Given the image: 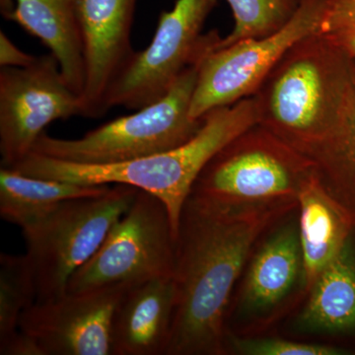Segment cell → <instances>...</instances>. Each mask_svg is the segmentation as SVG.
Here are the masks:
<instances>
[{
    "label": "cell",
    "mask_w": 355,
    "mask_h": 355,
    "mask_svg": "<svg viewBox=\"0 0 355 355\" xmlns=\"http://www.w3.org/2000/svg\"><path fill=\"white\" fill-rule=\"evenodd\" d=\"M305 155L312 161L320 183L355 229V79L335 127Z\"/></svg>",
    "instance_id": "18"
},
{
    "label": "cell",
    "mask_w": 355,
    "mask_h": 355,
    "mask_svg": "<svg viewBox=\"0 0 355 355\" xmlns=\"http://www.w3.org/2000/svg\"><path fill=\"white\" fill-rule=\"evenodd\" d=\"M83 116L80 96L65 81L55 55L26 67L0 69L1 167L12 168L32 153L53 121Z\"/></svg>",
    "instance_id": "10"
},
{
    "label": "cell",
    "mask_w": 355,
    "mask_h": 355,
    "mask_svg": "<svg viewBox=\"0 0 355 355\" xmlns=\"http://www.w3.org/2000/svg\"><path fill=\"white\" fill-rule=\"evenodd\" d=\"M175 260L176 237L167 207L139 190L94 256L72 275L67 293L169 277Z\"/></svg>",
    "instance_id": "8"
},
{
    "label": "cell",
    "mask_w": 355,
    "mask_h": 355,
    "mask_svg": "<svg viewBox=\"0 0 355 355\" xmlns=\"http://www.w3.org/2000/svg\"><path fill=\"white\" fill-rule=\"evenodd\" d=\"M137 191L135 187L114 184L101 195L65 200L41 220L23 229L25 254L36 284V302L67 294L72 275L99 250Z\"/></svg>",
    "instance_id": "6"
},
{
    "label": "cell",
    "mask_w": 355,
    "mask_h": 355,
    "mask_svg": "<svg viewBox=\"0 0 355 355\" xmlns=\"http://www.w3.org/2000/svg\"><path fill=\"white\" fill-rule=\"evenodd\" d=\"M234 17V27L225 38L217 42L223 48L248 39L270 36L288 24L300 6L301 0H227Z\"/></svg>",
    "instance_id": "20"
},
{
    "label": "cell",
    "mask_w": 355,
    "mask_h": 355,
    "mask_svg": "<svg viewBox=\"0 0 355 355\" xmlns=\"http://www.w3.org/2000/svg\"><path fill=\"white\" fill-rule=\"evenodd\" d=\"M257 123L256 103L249 97L210 112L195 137L165 153L106 165L76 164L31 153L10 169L27 176L88 186L127 184L147 191L167 207L177 240L182 210L200 173L231 140Z\"/></svg>",
    "instance_id": "2"
},
{
    "label": "cell",
    "mask_w": 355,
    "mask_h": 355,
    "mask_svg": "<svg viewBox=\"0 0 355 355\" xmlns=\"http://www.w3.org/2000/svg\"><path fill=\"white\" fill-rule=\"evenodd\" d=\"M352 70H354V76L355 79V58L354 60H352Z\"/></svg>",
    "instance_id": "27"
},
{
    "label": "cell",
    "mask_w": 355,
    "mask_h": 355,
    "mask_svg": "<svg viewBox=\"0 0 355 355\" xmlns=\"http://www.w3.org/2000/svg\"><path fill=\"white\" fill-rule=\"evenodd\" d=\"M109 189V186H88L27 176L1 167L0 216L23 230L48 216L65 200L101 195Z\"/></svg>",
    "instance_id": "17"
},
{
    "label": "cell",
    "mask_w": 355,
    "mask_h": 355,
    "mask_svg": "<svg viewBox=\"0 0 355 355\" xmlns=\"http://www.w3.org/2000/svg\"><path fill=\"white\" fill-rule=\"evenodd\" d=\"M300 321L305 328L343 331L355 328V258L349 241L311 287Z\"/></svg>",
    "instance_id": "19"
},
{
    "label": "cell",
    "mask_w": 355,
    "mask_h": 355,
    "mask_svg": "<svg viewBox=\"0 0 355 355\" xmlns=\"http://www.w3.org/2000/svg\"><path fill=\"white\" fill-rule=\"evenodd\" d=\"M282 216L275 210L225 209L189 197L176 240L175 309L165 355L226 354L236 282L257 240Z\"/></svg>",
    "instance_id": "1"
},
{
    "label": "cell",
    "mask_w": 355,
    "mask_h": 355,
    "mask_svg": "<svg viewBox=\"0 0 355 355\" xmlns=\"http://www.w3.org/2000/svg\"><path fill=\"white\" fill-rule=\"evenodd\" d=\"M137 2L76 0L85 62L83 116L99 118L107 113L109 89L137 51L132 44Z\"/></svg>",
    "instance_id": "12"
},
{
    "label": "cell",
    "mask_w": 355,
    "mask_h": 355,
    "mask_svg": "<svg viewBox=\"0 0 355 355\" xmlns=\"http://www.w3.org/2000/svg\"><path fill=\"white\" fill-rule=\"evenodd\" d=\"M354 81L352 60L313 33L284 53L252 96L258 123L305 155L335 127Z\"/></svg>",
    "instance_id": "3"
},
{
    "label": "cell",
    "mask_w": 355,
    "mask_h": 355,
    "mask_svg": "<svg viewBox=\"0 0 355 355\" xmlns=\"http://www.w3.org/2000/svg\"><path fill=\"white\" fill-rule=\"evenodd\" d=\"M132 286L67 292L35 302L21 316L19 330L38 345L42 355H112L114 312Z\"/></svg>",
    "instance_id": "11"
},
{
    "label": "cell",
    "mask_w": 355,
    "mask_h": 355,
    "mask_svg": "<svg viewBox=\"0 0 355 355\" xmlns=\"http://www.w3.org/2000/svg\"><path fill=\"white\" fill-rule=\"evenodd\" d=\"M326 0H301L280 31L214 49L198 62L191 116L202 120L214 110L252 97L273 67L299 40L317 32Z\"/></svg>",
    "instance_id": "9"
},
{
    "label": "cell",
    "mask_w": 355,
    "mask_h": 355,
    "mask_svg": "<svg viewBox=\"0 0 355 355\" xmlns=\"http://www.w3.org/2000/svg\"><path fill=\"white\" fill-rule=\"evenodd\" d=\"M15 8V0H0V12L4 19L9 20Z\"/></svg>",
    "instance_id": "26"
},
{
    "label": "cell",
    "mask_w": 355,
    "mask_h": 355,
    "mask_svg": "<svg viewBox=\"0 0 355 355\" xmlns=\"http://www.w3.org/2000/svg\"><path fill=\"white\" fill-rule=\"evenodd\" d=\"M217 0H177L161 13L157 29L146 50L135 55L112 84L107 112L114 107L139 110L164 97L180 76L216 48L217 31L202 34Z\"/></svg>",
    "instance_id": "7"
},
{
    "label": "cell",
    "mask_w": 355,
    "mask_h": 355,
    "mask_svg": "<svg viewBox=\"0 0 355 355\" xmlns=\"http://www.w3.org/2000/svg\"><path fill=\"white\" fill-rule=\"evenodd\" d=\"M198 62L184 70L164 97L137 113L104 123L79 139H57L44 132L32 153L76 164L106 165L183 146L197 135L205 119L196 120L190 114Z\"/></svg>",
    "instance_id": "5"
},
{
    "label": "cell",
    "mask_w": 355,
    "mask_h": 355,
    "mask_svg": "<svg viewBox=\"0 0 355 355\" xmlns=\"http://www.w3.org/2000/svg\"><path fill=\"white\" fill-rule=\"evenodd\" d=\"M37 57L20 50L7 37L3 31H0V67H26L34 64Z\"/></svg>",
    "instance_id": "24"
},
{
    "label": "cell",
    "mask_w": 355,
    "mask_h": 355,
    "mask_svg": "<svg viewBox=\"0 0 355 355\" xmlns=\"http://www.w3.org/2000/svg\"><path fill=\"white\" fill-rule=\"evenodd\" d=\"M298 230L302 251L303 282L309 291L322 270L349 241L354 223L327 193L316 174L299 196Z\"/></svg>",
    "instance_id": "14"
},
{
    "label": "cell",
    "mask_w": 355,
    "mask_h": 355,
    "mask_svg": "<svg viewBox=\"0 0 355 355\" xmlns=\"http://www.w3.org/2000/svg\"><path fill=\"white\" fill-rule=\"evenodd\" d=\"M9 20L48 46L65 81L81 98L85 62L76 0H15Z\"/></svg>",
    "instance_id": "15"
},
{
    "label": "cell",
    "mask_w": 355,
    "mask_h": 355,
    "mask_svg": "<svg viewBox=\"0 0 355 355\" xmlns=\"http://www.w3.org/2000/svg\"><path fill=\"white\" fill-rule=\"evenodd\" d=\"M0 354L42 355V352L29 336L19 330L15 335L0 342Z\"/></svg>",
    "instance_id": "25"
},
{
    "label": "cell",
    "mask_w": 355,
    "mask_h": 355,
    "mask_svg": "<svg viewBox=\"0 0 355 355\" xmlns=\"http://www.w3.org/2000/svg\"><path fill=\"white\" fill-rule=\"evenodd\" d=\"M228 347L237 354L246 355H340L343 349L330 345L293 342L282 338H259L241 340L227 338Z\"/></svg>",
    "instance_id": "23"
},
{
    "label": "cell",
    "mask_w": 355,
    "mask_h": 355,
    "mask_svg": "<svg viewBox=\"0 0 355 355\" xmlns=\"http://www.w3.org/2000/svg\"><path fill=\"white\" fill-rule=\"evenodd\" d=\"M174 309L173 275L130 287L114 312L112 355H165Z\"/></svg>",
    "instance_id": "13"
},
{
    "label": "cell",
    "mask_w": 355,
    "mask_h": 355,
    "mask_svg": "<svg viewBox=\"0 0 355 355\" xmlns=\"http://www.w3.org/2000/svg\"><path fill=\"white\" fill-rule=\"evenodd\" d=\"M31 265L26 254L0 256V342L19 331L21 316L36 302Z\"/></svg>",
    "instance_id": "21"
},
{
    "label": "cell",
    "mask_w": 355,
    "mask_h": 355,
    "mask_svg": "<svg viewBox=\"0 0 355 355\" xmlns=\"http://www.w3.org/2000/svg\"><path fill=\"white\" fill-rule=\"evenodd\" d=\"M307 156L257 123L231 140L200 173L191 197L231 209L286 214L314 176Z\"/></svg>",
    "instance_id": "4"
},
{
    "label": "cell",
    "mask_w": 355,
    "mask_h": 355,
    "mask_svg": "<svg viewBox=\"0 0 355 355\" xmlns=\"http://www.w3.org/2000/svg\"><path fill=\"white\" fill-rule=\"evenodd\" d=\"M317 34L355 58V0H326Z\"/></svg>",
    "instance_id": "22"
},
{
    "label": "cell",
    "mask_w": 355,
    "mask_h": 355,
    "mask_svg": "<svg viewBox=\"0 0 355 355\" xmlns=\"http://www.w3.org/2000/svg\"><path fill=\"white\" fill-rule=\"evenodd\" d=\"M304 273L297 223L292 221L270 236L252 259L242 292L250 311L275 307L291 293Z\"/></svg>",
    "instance_id": "16"
}]
</instances>
